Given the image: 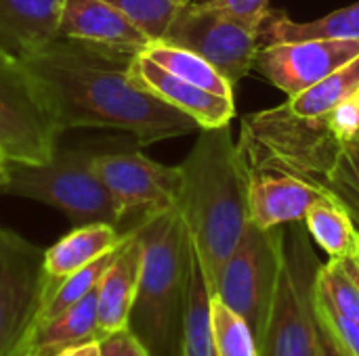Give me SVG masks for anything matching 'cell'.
Wrapping results in <instances>:
<instances>
[{
	"instance_id": "obj_1",
	"label": "cell",
	"mask_w": 359,
	"mask_h": 356,
	"mask_svg": "<svg viewBox=\"0 0 359 356\" xmlns=\"http://www.w3.org/2000/svg\"><path fill=\"white\" fill-rule=\"evenodd\" d=\"M133 59L57 38L15 63L38 107L61 130L116 128L141 145L200 132L194 118L133 78Z\"/></svg>"
},
{
	"instance_id": "obj_2",
	"label": "cell",
	"mask_w": 359,
	"mask_h": 356,
	"mask_svg": "<svg viewBox=\"0 0 359 356\" xmlns=\"http://www.w3.org/2000/svg\"><path fill=\"white\" fill-rule=\"evenodd\" d=\"M177 210L189 231L204 279L215 292L221 269L250 225V174L229 124L200 128L191 151L179 166Z\"/></svg>"
},
{
	"instance_id": "obj_3",
	"label": "cell",
	"mask_w": 359,
	"mask_h": 356,
	"mask_svg": "<svg viewBox=\"0 0 359 356\" xmlns=\"http://www.w3.org/2000/svg\"><path fill=\"white\" fill-rule=\"evenodd\" d=\"M143 262L128 329L151 356H181L183 313L194 266V243L177 208L135 227Z\"/></svg>"
},
{
	"instance_id": "obj_4",
	"label": "cell",
	"mask_w": 359,
	"mask_h": 356,
	"mask_svg": "<svg viewBox=\"0 0 359 356\" xmlns=\"http://www.w3.org/2000/svg\"><path fill=\"white\" fill-rule=\"evenodd\" d=\"M95 153L67 149L55 151L40 164L4 162L0 189L61 210L74 227L90 222L118 227V206L95 168Z\"/></svg>"
},
{
	"instance_id": "obj_5",
	"label": "cell",
	"mask_w": 359,
	"mask_h": 356,
	"mask_svg": "<svg viewBox=\"0 0 359 356\" xmlns=\"http://www.w3.org/2000/svg\"><path fill=\"white\" fill-rule=\"evenodd\" d=\"M305 222H292L284 237V266L276 300L259 340V356H324L316 313V279L322 266Z\"/></svg>"
},
{
	"instance_id": "obj_6",
	"label": "cell",
	"mask_w": 359,
	"mask_h": 356,
	"mask_svg": "<svg viewBox=\"0 0 359 356\" xmlns=\"http://www.w3.org/2000/svg\"><path fill=\"white\" fill-rule=\"evenodd\" d=\"M267 13L233 15L194 0L177 10L160 40L198 52L236 86L255 67L263 48Z\"/></svg>"
},
{
	"instance_id": "obj_7",
	"label": "cell",
	"mask_w": 359,
	"mask_h": 356,
	"mask_svg": "<svg viewBox=\"0 0 359 356\" xmlns=\"http://www.w3.org/2000/svg\"><path fill=\"white\" fill-rule=\"evenodd\" d=\"M286 229H261L248 225L238 248L227 258L212 296L225 302L252 327L261 340L284 266Z\"/></svg>"
},
{
	"instance_id": "obj_8",
	"label": "cell",
	"mask_w": 359,
	"mask_h": 356,
	"mask_svg": "<svg viewBox=\"0 0 359 356\" xmlns=\"http://www.w3.org/2000/svg\"><path fill=\"white\" fill-rule=\"evenodd\" d=\"M42 256L23 237L0 229V356H23L44 302Z\"/></svg>"
},
{
	"instance_id": "obj_9",
	"label": "cell",
	"mask_w": 359,
	"mask_h": 356,
	"mask_svg": "<svg viewBox=\"0 0 359 356\" xmlns=\"http://www.w3.org/2000/svg\"><path fill=\"white\" fill-rule=\"evenodd\" d=\"M95 168L118 206V225L128 218L141 225L145 218L177 208L179 166L158 164L143 153H95Z\"/></svg>"
},
{
	"instance_id": "obj_10",
	"label": "cell",
	"mask_w": 359,
	"mask_h": 356,
	"mask_svg": "<svg viewBox=\"0 0 359 356\" xmlns=\"http://www.w3.org/2000/svg\"><path fill=\"white\" fill-rule=\"evenodd\" d=\"M61 132L34 101L17 63L0 52V157L46 162L57 151L55 143Z\"/></svg>"
},
{
	"instance_id": "obj_11",
	"label": "cell",
	"mask_w": 359,
	"mask_h": 356,
	"mask_svg": "<svg viewBox=\"0 0 359 356\" xmlns=\"http://www.w3.org/2000/svg\"><path fill=\"white\" fill-rule=\"evenodd\" d=\"M355 57L358 40H299L263 46L255 65L273 86L294 97Z\"/></svg>"
},
{
	"instance_id": "obj_12",
	"label": "cell",
	"mask_w": 359,
	"mask_h": 356,
	"mask_svg": "<svg viewBox=\"0 0 359 356\" xmlns=\"http://www.w3.org/2000/svg\"><path fill=\"white\" fill-rule=\"evenodd\" d=\"M59 40L124 57H137L151 42L135 21L103 0H65Z\"/></svg>"
},
{
	"instance_id": "obj_13",
	"label": "cell",
	"mask_w": 359,
	"mask_h": 356,
	"mask_svg": "<svg viewBox=\"0 0 359 356\" xmlns=\"http://www.w3.org/2000/svg\"><path fill=\"white\" fill-rule=\"evenodd\" d=\"M128 69L141 86H145L147 90H151L156 97L177 107L179 111L194 118L200 124V128L227 126L236 113L233 99L219 97L215 92H208L196 84L181 80L179 76L170 73L168 69L145 57L143 52H139L130 61Z\"/></svg>"
},
{
	"instance_id": "obj_14",
	"label": "cell",
	"mask_w": 359,
	"mask_h": 356,
	"mask_svg": "<svg viewBox=\"0 0 359 356\" xmlns=\"http://www.w3.org/2000/svg\"><path fill=\"white\" fill-rule=\"evenodd\" d=\"M63 4L65 0H0V52L19 61L53 44Z\"/></svg>"
},
{
	"instance_id": "obj_15",
	"label": "cell",
	"mask_w": 359,
	"mask_h": 356,
	"mask_svg": "<svg viewBox=\"0 0 359 356\" xmlns=\"http://www.w3.org/2000/svg\"><path fill=\"white\" fill-rule=\"evenodd\" d=\"M250 222L261 229L303 222L307 210L324 195L313 185L282 172H248Z\"/></svg>"
},
{
	"instance_id": "obj_16",
	"label": "cell",
	"mask_w": 359,
	"mask_h": 356,
	"mask_svg": "<svg viewBox=\"0 0 359 356\" xmlns=\"http://www.w3.org/2000/svg\"><path fill=\"white\" fill-rule=\"evenodd\" d=\"M141 262L143 245L137 229H130L97 290V321L101 338L128 327L139 290Z\"/></svg>"
},
{
	"instance_id": "obj_17",
	"label": "cell",
	"mask_w": 359,
	"mask_h": 356,
	"mask_svg": "<svg viewBox=\"0 0 359 356\" xmlns=\"http://www.w3.org/2000/svg\"><path fill=\"white\" fill-rule=\"evenodd\" d=\"M126 235L128 231L122 233L118 231V227L107 222H90V225L74 227V231H69L55 245L44 250L42 256V271L46 281L44 296L48 290H53L72 273L84 269L86 264L116 250L126 239Z\"/></svg>"
},
{
	"instance_id": "obj_18",
	"label": "cell",
	"mask_w": 359,
	"mask_h": 356,
	"mask_svg": "<svg viewBox=\"0 0 359 356\" xmlns=\"http://www.w3.org/2000/svg\"><path fill=\"white\" fill-rule=\"evenodd\" d=\"M299 40H358L359 42V2L339 8L322 19L292 21L286 15L271 10L263 23V46Z\"/></svg>"
},
{
	"instance_id": "obj_19",
	"label": "cell",
	"mask_w": 359,
	"mask_h": 356,
	"mask_svg": "<svg viewBox=\"0 0 359 356\" xmlns=\"http://www.w3.org/2000/svg\"><path fill=\"white\" fill-rule=\"evenodd\" d=\"M97 290H93L80 302L65 308L61 315L38 323L25 342L23 355L27 350L38 348H65L99 340L101 336L97 321Z\"/></svg>"
},
{
	"instance_id": "obj_20",
	"label": "cell",
	"mask_w": 359,
	"mask_h": 356,
	"mask_svg": "<svg viewBox=\"0 0 359 356\" xmlns=\"http://www.w3.org/2000/svg\"><path fill=\"white\" fill-rule=\"evenodd\" d=\"M359 97V57L328 73L311 88L288 97L286 107L305 120H326L339 107Z\"/></svg>"
},
{
	"instance_id": "obj_21",
	"label": "cell",
	"mask_w": 359,
	"mask_h": 356,
	"mask_svg": "<svg viewBox=\"0 0 359 356\" xmlns=\"http://www.w3.org/2000/svg\"><path fill=\"white\" fill-rule=\"evenodd\" d=\"M311 239L328 258H355L359 254V231L349 212L332 197L322 195L303 218Z\"/></svg>"
},
{
	"instance_id": "obj_22",
	"label": "cell",
	"mask_w": 359,
	"mask_h": 356,
	"mask_svg": "<svg viewBox=\"0 0 359 356\" xmlns=\"http://www.w3.org/2000/svg\"><path fill=\"white\" fill-rule=\"evenodd\" d=\"M181 356H217L212 336V292L204 279L198 258H194L183 313Z\"/></svg>"
},
{
	"instance_id": "obj_23",
	"label": "cell",
	"mask_w": 359,
	"mask_h": 356,
	"mask_svg": "<svg viewBox=\"0 0 359 356\" xmlns=\"http://www.w3.org/2000/svg\"><path fill=\"white\" fill-rule=\"evenodd\" d=\"M143 55L189 84H196L219 97L233 99V84L194 50L170 44L166 40H151L143 50Z\"/></svg>"
},
{
	"instance_id": "obj_24",
	"label": "cell",
	"mask_w": 359,
	"mask_h": 356,
	"mask_svg": "<svg viewBox=\"0 0 359 356\" xmlns=\"http://www.w3.org/2000/svg\"><path fill=\"white\" fill-rule=\"evenodd\" d=\"M316 298L339 315L359 321V264L355 258H328L316 279Z\"/></svg>"
},
{
	"instance_id": "obj_25",
	"label": "cell",
	"mask_w": 359,
	"mask_h": 356,
	"mask_svg": "<svg viewBox=\"0 0 359 356\" xmlns=\"http://www.w3.org/2000/svg\"><path fill=\"white\" fill-rule=\"evenodd\" d=\"M122 243H124V241H122ZM122 243H120V245H122ZM120 245H118L116 250L107 252L105 256L97 258L95 262L86 264L84 269L72 273V275L65 277L61 283H57L53 290H48L46 296H44V302H42V306H40L36 325L42 323V321H46V319H53V317L61 315L65 308H69L72 304H76V302H80L84 296H88L93 290H97L99 283H101L103 273L107 271V266H109L111 260L116 258ZM36 325H34V327H36Z\"/></svg>"
},
{
	"instance_id": "obj_26",
	"label": "cell",
	"mask_w": 359,
	"mask_h": 356,
	"mask_svg": "<svg viewBox=\"0 0 359 356\" xmlns=\"http://www.w3.org/2000/svg\"><path fill=\"white\" fill-rule=\"evenodd\" d=\"M212 336L217 356H259L252 327L217 296H212Z\"/></svg>"
},
{
	"instance_id": "obj_27",
	"label": "cell",
	"mask_w": 359,
	"mask_h": 356,
	"mask_svg": "<svg viewBox=\"0 0 359 356\" xmlns=\"http://www.w3.org/2000/svg\"><path fill=\"white\" fill-rule=\"evenodd\" d=\"M122 10L151 40H160L181 8L179 0H103Z\"/></svg>"
},
{
	"instance_id": "obj_28",
	"label": "cell",
	"mask_w": 359,
	"mask_h": 356,
	"mask_svg": "<svg viewBox=\"0 0 359 356\" xmlns=\"http://www.w3.org/2000/svg\"><path fill=\"white\" fill-rule=\"evenodd\" d=\"M316 313H318L320 327L339 346V350L345 356H359V321H351L339 315L318 298H316Z\"/></svg>"
},
{
	"instance_id": "obj_29",
	"label": "cell",
	"mask_w": 359,
	"mask_h": 356,
	"mask_svg": "<svg viewBox=\"0 0 359 356\" xmlns=\"http://www.w3.org/2000/svg\"><path fill=\"white\" fill-rule=\"evenodd\" d=\"M99 356H151L143 342L126 327L99 338Z\"/></svg>"
},
{
	"instance_id": "obj_30",
	"label": "cell",
	"mask_w": 359,
	"mask_h": 356,
	"mask_svg": "<svg viewBox=\"0 0 359 356\" xmlns=\"http://www.w3.org/2000/svg\"><path fill=\"white\" fill-rule=\"evenodd\" d=\"M202 2L233 15H265L269 10V0H202Z\"/></svg>"
},
{
	"instance_id": "obj_31",
	"label": "cell",
	"mask_w": 359,
	"mask_h": 356,
	"mask_svg": "<svg viewBox=\"0 0 359 356\" xmlns=\"http://www.w3.org/2000/svg\"><path fill=\"white\" fill-rule=\"evenodd\" d=\"M23 356H99V340L78 344V346H65V348H38L27 350Z\"/></svg>"
},
{
	"instance_id": "obj_32",
	"label": "cell",
	"mask_w": 359,
	"mask_h": 356,
	"mask_svg": "<svg viewBox=\"0 0 359 356\" xmlns=\"http://www.w3.org/2000/svg\"><path fill=\"white\" fill-rule=\"evenodd\" d=\"M322 344H324V356H345L339 350V346L328 338V334L324 329H322Z\"/></svg>"
},
{
	"instance_id": "obj_33",
	"label": "cell",
	"mask_w": 359,
	"mask_h": 356,
	"mask_svg": "<svg viewBox=\"0 0 359 356\" xmlns=\"http://www.w3.org/2000/svg\"><path fill=\"white\" fill-rule=\"evenodd\" d=\"M2 174H4V159L0 157V180H2Z\"/></svg>"
},
{
	"instance_id": "obj_34",
	"label": "cell",
	"mask_w": 359,
	"mask_h": 356,
	"mask_svg": "<svg viewBox=\"0 0 359 356\" xmlns=\"http://www.w3.org/2000/svg\"><path fill=\"white\" fill-rule=\"evenodd\" d=\"M189 2H194V0H179V4L183 6V4H189Z\"/></svg>"
},
{
	"instance_id": "obj_35",
	"label": "cell",
	"mask_w": 359,
	"mask_h": 356,
	"mask_svg": "<svg viewBox=\"0 0 359 356\" xmlns=\"http://www.w3.org/2000/svg\"><path fill=\"white\" fill-rule=\"evenodd\" d=\"M358 264H359V254H358Z\"/></svg>"
},
{
	"instance_id": "obj_36",
	"label": "cell",
	"mask_w": 359,
	"mask_h": 356,
	"mask_svg": "<svg viewBox=\"0 0 359 356\" xmlns=\"http://www.w3.org/2000/svg\"><path fill=\"white\" fill-rule=\"evenodd\" d=\"M355 101H359V97H358V99H355Z\"/></svg>"
}]
</instances>
